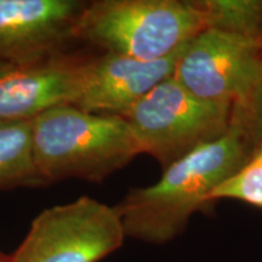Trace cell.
<instances>
[{"mask_svg": "<svg viewBox=\"0 0 262 262\" xmlns=\"http://www.w3.org/2000/svg\"><path fill=\"white\" fill-rule=\"evenodd\" d=\"M86 3L0 0V61L28 62L72 51Z\"/></svg>", "mask_w": 262, "mask_h": 262, "instance_id": "cell-8", "label": "cell"}, {"mask_svg": "<svg viewBox=\"0 0 262 262\" xmlns=\"http://www.w3.org/2000/svg\"><path fill=\"white\" fill-rule=\"evenodd\" d=\"M231 127L243 134L255 152L262 145V80L247 100L232 108Z\"/></svg>", "mask_w": 262, "mask_h": 262, "instance_id": "cell-13", "label": "cell"}, {"mask_svg": "<svg viewBox=\"0 0 262 262\" xmlns=\"http://www.w3.org/2000/svg\"><path fill=\"white\" fill-rule=\"evenodd\" d=\"M0 262H11V255H5L0 251Z\"/></svg>", "mask_w": 262, "mask_h": 262, "instance_id": "cell-14", "label": "cell"}, {"mask_svg": "<svg viewBox=\"0 0 262 262\" xmlns=\"http://www.w3.org/2000/svg\"><path fill=\"white\" fill-rule=\"evenodd\" d=\"M48 186L34 159L32 119L0 120V192Z\"/></svg>", "mask_w": 262, "mask_h": 262, "instance_id": "cell-10", "label": "cell"}, {"mask_svg": "<svg viewBox=\"0 0 262 262\" xmlns=\"http://www.w3.org/2000/svg\"><path fill=\"white\" fill-rule=\"evenodd\" d=\"M255 149L241 131L225 136L171 164L156 183L133 187L114 205L126 238L164 245L178 239L191 219L210 208V193L237 171Z\"/></svg>", "mask_w": 262, "mask_h": 262, "instance_id": "cell-1", "label": "cell"}, {"mask_svg": "<svg viewBox=\"0 0 262 262\" xmlns=\"http://www.w3.org/2000/svg\"><path fill=\"white\" fill-rule=\"evenodd\" d=\"M172 77L201 100L233 107L261 83L262 49L256 39L205 29L185 45Z\"/></svg>", "mask_w": 262, "mask_h": 262, "instance_id": "cell-6", "label": "cell"}, {"mask_svg": "<svg viewBox=\"0 0 262 262\" xmlns=\"http://www.w3.org/2000/svg\"><path fill=\"white\" fill-rule=\"evenodd\" d=\"M205 29L201 0H94L81 12L75 38L101 52L157 61Z\"/></svg>", "mask_w": 262, "mask_h": 262, "instance_id": "cell-3", "label": "cell"}, {"mask_svg": "<svg viewBox=\"0 0 262 262\" xmlns=\"http://www.w3.org/2000/svg\"><path fill=\"white\" fill-rule=\"evenodd\" d=\"M32 129L35 163L49 186L71 179L103 182L141 155L123 117L58 106L33 118Z\"/></svg>", "mask_w": 262, "mask_h": 262, "instance_id": "cell-2", "label": "cell"}, {"mask_svg": "<svg viewBox=\"0 0 262 262\" xmlns=\"http://www.w3.org/2000/svg\"><path fill=\"white\" fill-rule=\"evenodd\" d=\"M206 29L256 39L262 27V0H201Z\"/></svg>", "mask_w": 262, "mask_h": 262, "instance_id": "cell-11", "label": "cell"}, {"mask_svg": "<svg viewBox=\"0 0 262 262\" xmlns=\"http://www.w3.org/2000/svg\"><path fill=\"white\" fill-rule=\"evenodd\" d=\"M90 55L78 51L28 62L0 61V120H31L74 106Z\"/></svg>", "mask_w": 262, "mask_h": 262, "instance_id": "cell-7", "label": "cell"}, {"mask_svg": "<svg viewBox=\"0 0 262 262\" xmlns=\"http://www.w3.org/2000/svg\"><path fill=\"white\" fill-rule=\"evenodd\" d=\"M255 153H262V145L258 147V148L256 149V152H255ZM255 153H254V155H255Z\"/></svg>", "mask_w": 262, "mask_h": 262, "instance_id": "cell-16", "label": "cell"}, {"mask_svg": "<svg viewBox=\"0 0 262 262\" xmlns=\"http://www.w3.org/2000/svg\"><path fill=\"white\" fill-rule=\"evenodd\" d=\"M232 108L201 100L171 75L123 118L139 142L141 155L152 157L164 170L225 136L231 129Z\"/></svg>", "mask_w": 262, "mask_h": 262, "instance_id": "cell-4", "label": "cell"}, {"mask_svg": "<svg viewBox=\"0 0 262 262\" xmlns=\"http://www.w3.org/2000/svg\"><path fill=\"white\" fill-rule=\"evenodd\" d=\"M126 239L114 206L83 195L34 219L11 262H98Z\"/></svg>", "mask_w": 262, "mask_h": 262, "instance_id": "cell-5", "label": "cell"}, {"mask_svg": "<svg viewBox=\"0 0 262 262\" xmlns=\"http://www.w3.org/2000/svg\"><path fill=\"white\" fill-rule=\"evenodd\" d=\"M183 48L157 61L111 52L90 55L74 107L101 116L124 117L148 91L171 77Z\"/></svg>", "mask_w": 262, "mask_h": 262, "instance_id": "cell-9", "label": "cell"}, {"mask_svg": "<svg viewBox=\"0 0 262 262\" xmlns=\"http://www.w3.org/2000/svg\"><path fill=\"white\" fill-rule=\"evenodd\" d=\"M257 42H258V45H260V48L262 49V27H261L260 34H258V37H257Z\"/></svg>", "mask_w": 262, "mask_h": 262, "instance_id": "cell-15", "label": "cell"}, {"mask_svg": "<svg viewBox=\"0 0 262 262\" xmlns=\"http://www.w3.org/2000/svg\"><path fill=\"white\" fill-rule=\"evenodd\" d=\"M222 199L238 201L262 210V153H255L210 193L212 204Z\"/></svg>", "mask_w": 262, "mask_h": 262, "instance_id": "cell-12", "label": "cell"}]
</instances>
